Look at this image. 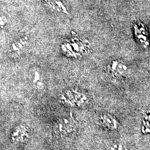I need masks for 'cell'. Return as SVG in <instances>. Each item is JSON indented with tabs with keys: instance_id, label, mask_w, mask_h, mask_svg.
I'll return each instance as SVG.
<instances>
[{
	"instance_id": "1",
	"label": "cell",
	"mask_w": 150,
	"mask_h": 150,
	"mask_svg": "<svg viewBox=\"0 0 150 150\" xmlns=\"http://www.w3.org/2000/svg\"><path fill=\"white\" fill-rule=\"evenodd\" d=\"M53 129L57 135L67 136L76 131V121L71 115L59 118L54 123Z\"/></svg>"
},
{
	"instance_id": "2",
	"label": "cell",
	"mask_w": 150,
	"mask_h": 150,
	"mask_svg": "<svg viewBox=\"0 0 150 150\" xmlns=\"http://www.w3.org/2000/svg\"><path fill=\"white\" fill-rule=\"evenodd\" d=\"M61 101L63 104L69 105V106L81 107L86 104L87 97L78 93H68L62 95Z\"/></svg>"
},
{
	"instance_id": "3",
	"label": "cell",
	"mask_w": 150,
	"mask_h": 150,
	"mask_svg": "<svg viewBox=\"0 0 150 150\" xmlns=\"http://www.w3.org/2000/svg\"><path fill=\"white\" fill-rule=\"evenodd\" d=\"M29 137V131L27 127L24 125H18L13 129L11 134V140L15 143H22L27 140Z\"/></svg>"
},
{
	"instance_id": "4",
	"label": "cell",
	"mask_w": 150,
	"mask_h": 150,
	"mask_svg": "<svg viewBox=\"0 0 150 150\" xmlns=\"http://www.w3.org/2000/svg\"><path fill=\"white\" fill-rule=\"evenodd\" d=\"M101 124L110 130H115L118 127V123L116 120L109 114H104L99 117Z\"/></svg>"
},
{
	"instance_id": "5",
	"label": "cell",
	"mask_w": 150,
	"mask_h": 150,
	"mask_svg": "<svg viewBox=\"0 0 150 150\" xmlns=\"http://www.w3.org/2000/svg\"><path fill=\"white\" fill-rule=\"evenodd\" d=\"M108 150H128L125 143L122 142H112L109 146Z\"/></svg>"
}]
</instances>
